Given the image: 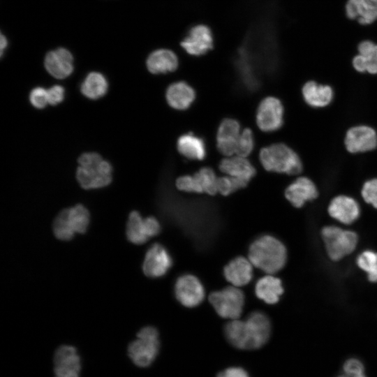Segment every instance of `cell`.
<instances>
[{"mask_svg":"<svg viewBox=\"0 0 377 377\" xmlns=\"http://www.w3.org/2000/svg\"><path fill=\"white\" fill-rule=\"evenodd\" d=\"M271 323L263 312L251 313L246 320H232L224 327L227 341L234 347L242 350L261 348L268 341Z\"/></svg>","mask_w":377,"mask_h":377,"instance_id":"1","label":"cell"},{"mask_svg":"<svg viewBox=\"0 0 377 377\" xmlns=\"http://www.w3.org/2000/svg\"><path fill=\"white\" fill-rule=\"evenodd\" d=\"M260 160L264 168L269 172L293 177L303 172L304 165L300 154L283 142L263 148Z\"/></svg>","mask_w":377,"mask_h":377,"instance_id":"2","label":"cell"},{"mask_svg":"<svg viewBox=\"0 0 377 377\" xmlns=\"http://www.w3.org/2000/svg\"><path fill=\"white\" fill-rule=\"evenodd\" d=\"M287 258L283 243L271 235H263L251 244L249 260L253 265L267 274H274L283 267Z\"/></svg>","mask_w":377,"mask_h":377,"instance_id":"3","label":"cell"},{"mask_svg":"<svg viewBox=\"0 0 377 377\" xmlns=\"http://www.w3.org/2000/svg\"><path fill=\"white\" fill-rule=\"evenodd\" d=\"M76 178L82 188L94 189L105 187L112 182L111 164L95 152H86L78 158Z\"/></svg>","mask_w":377,"mask_h":377,"instance_id":"4","label":"cell"},{"mask_svg":"<svg viewBox=\"0 0 377 377\" xmlns=\"http://www.w3.org/2000/svg\"><path fill=\"white\" fill-rule=\"evenodd\" d=\"M90 216L88 209L77 204L61 211L53 222L55 237L64 241L73 239L76 233H84L89 226Z\"/></svg>","mask_w":377,"mask_h":377,"instance_id":"5","label":"cell"},{"mask_svg":"<svg viewBox=\"0 0 377 377\" xmlns=\"http://www.w3.org/2000/svg\"><path fill=\"white\" fill-rule=\"evenodd\" d=\"M160 348L158 332L152 326L142 328L137 334V339L128 346V355L139 367H147L156 357Z\"/></svg>","mask_w":377,"mask_h":377,"instance_id":"6","label":"cell"},{"mask_svg":"<svg viewBox=\"0 0 377 377\" xmlns=\"http://www.w3.org/2000/svg\"><path fill=\"white\" fill-rule=\"evenodd\" d=\"M188 54L200 57L212 51L215 46V36L212 27L203 22L191 26L179 43Z\"/></svg>","mask_w":377,"mask_h":377,"instance_id":"7","label":"cell"},{"mask_svg":"<svg viewBox=\"0 0 377 377\" xmlns=\"http://www.w3.org/2000/svg\"><path fill=\"white\" fill-rule=\"evenodd\" d=\"M321 235L329 257L339 260L352 253L357 243V235L350 230H344L336 226H326Z\"/></svg>","mask_w":377,"mask_h":377,"instance_id":"8","label":"cell"},{"mask_svg":"<svg viewBox=\"0 0 377 377\" xmlns=\"http://www.w3.org/2000/svg\"><path fill=\"white\" fill-rule=\"evenodd\" d=\"M209 300L216 313L222 318L238 319L244 304V295L237 288L228 286L214 291L209 296Z\"/></svg>","mask_w":377,"mask_h":377,"instance_id":"9","label":"cell"},{"mask_svg":"<svg viewBox=\"0 0 377 377\" xmlns=\"http://www.w3.org/2000/svg\"><path fill=\"white\" fill-rule=\"evenodd\" d=\"M343 144L351 154H366L377 149V131L367 124H357L346 132Z\"/></svg>","mask_w":377,"mask_h":377,"instance_id":"10","label":"cell"},{"mask_svg":"<svg viewBox=\"0 0 377 377\" xmlns=\"http://www.w3.org/2000/svg\"><path fill=\"white\" fill-rule=\"evenodd\" d=\"M286 108L282 101L268 96L260 103L256 115L258 127L265 132L280 130L285 124Z\"/></svg>","mask_w":377,"mask_h":377,"instance_id":"11","label":"cell"},{"mask_svg":"<svg viewBox=\"0 0 377 377\" xmlns=\"http://www.w3.org/2000/svg\"><path fill=\"white\" fill-rule=\"evenodd\" d=\"M286 200L295 208H302L306 202H312L320 196L315 182L306 175H299L284 189Z\"/></svg>","mask_w":377,"mask_h":377,"instance_id":"12","label":"cell"},{"mask_svg":"<svg viewBox=\"0 0 377 377\" xmlns=\"http://www.w3.org/2000/svg\"><path fill=\"white\" fill-rule=\"evenodd\" d=\"M161 226L154 216L142 218L137 211L130 213L126 225V237L135 244H142L159 234Z\"/></svg>","mask_w":377,"mask_h":377,"instance_id":"13","label":"cell"},{"mask_svg":"<svg viewBox=\"0 0 377 377\" xmlns=\"http://www.w3.org/2000/svg\"><path fill=\"white\" fill-rule=\"evenodd\" d=\"M327 211L333 219L342 223L350 224L359 218L361 208L360 202L355 197L341 193L330 200Z\"/></svg>","mask_w":377,"mask_h":377,"instance_id":"14","label":"cell"},{"mask_svg":"<svg viewBox=\"0 0 377 377\" xmlns=\"http://www.w3.org/2000/svg\"><path fill=\"white\" fill-rule=\"evenodd\" d=\"M177 300L186 307H195L205 297V290L199 279L192 274L179 276L175 286Z\"/></svg>","mask_w":377,"mask_h":377,"instance_id":"15","label":"cell"},{"mask_svg":"<svg viewBox=\"0 0 377 377\" xmlns=\"http://www.w3.org/2000/svg\"><path fill=\"white\" fill-rule=\"evenodd\" d=\"M344 15L361 27H369L377 22V0H346Z\"/></svg>","mask_w":377,"mask_h":377,"instance_id":"16","label":"cell"},{"mask_svg":"<svg viewBox=\"0 0 377 377\" xmlns=\"http://www.w3.org/2000/svg\"><path fill=\"white\" fill-rule=\"evenodd\" d=\"M80 358L76 348L72 346H59L54 355L55 377H79Z\"/></svg>","mask_w":377,"mask_h":377,"instance_id":"17","label":"cell"},{"mask_svg":"<svg viewBox=\"0 0 377 377\" xmlns=\"http://www.w3.org/2000/svg\"><path fill=\"white\" fill-rule=\"evenodd\" d=\"M172 265V260L165 248L158 243L147 250L142 265L145 274L156 278L163 276Z\"/></svg>","mask_w":377,"mask_h":377,"instance_id":"18","label":"cell"},{"mask_svg":"<svg viewBox=\"0 0 377 377\" xmlns=\"http://www.w3.org/2000/svg\"><path fill=\"white\" fill-rule=\"evenodd\" d=\"M301 92L304 103L314 109L328 107L334 98V90L331 85L320 83L314 80L304 82Z\"/></svg>","mask_w":377,"mask_h":377,"instance_id":"19","label":"cell"},{"mask_svg":"<svg viewBox=\"0 0 377 377\" xmlns=\"http://www.w3.org/2000/svg\"><path fill=\"white\" fill-rule=\"evenodd\" d=\"M46 71L57 79H64L73 71V57L66 48L59 47L50 51L45 56Z\"/></svg>","mask_w":377,"mask_h":377,"instance_id":"20","label":"cell"},{"mask_svg":"<svg viewBox=\"0 0 377 377\" xmlns=\"http://www.w3.org/2000/svg\"><path fill=\"white\" fill-rule=\"evenodd\" d=\"M239 131L240 125L237 120L227 118L221 122L217 133V147L221 154L231 156L236 152Z\"/></svg>","mask_w":377,"mask_h":377,"instance_id":"21","label":"cell"},{"mask_svg":"<svg viewBox=\"0 0 377 377\" xmlns=\"http://www.w3.org/2000/svg\"><path fill=\"white\" fill-rule=\"evenodd\" d=\"M146 66L153 74H164L175 71L179 66L177 54L168 48H158L147 57Z\"/></svg>","mask_w":377,"mask_h":377,"instance_id":"22","label":"cell"},{"mask_svg":"<svg viewBox=\"0 0 377 377\" xmlns=\"http://www.w3.org/2000/svg\"><path fill=\"white\" fill-rule=\"evenodd\" d=\"M224 276L234 286H242L250 282L253 276L252 263L244 257L238 256L224 267Z\"/></svg>","mask_w":377,"mask_h":377,"instance_id":"23","label":"cell"},{"mask_svg":"<svg viewBox=\"0 0 377 377\" xmlns=\"http://www.w3.org/2000/svg\"><path fill=\"white\" fill-rule=\"evenodd\" d=\"M195 96L193 89L185 82H177L171 84L166 91L168 104L177 110L188 108Z\"/></svg>","mask_w":377,"mask_h":377,"instance_id":"24","label":"cell"},{"mask_svg":"<svg viewBox=\"0 0 377 377\" xmlns=\"http://www.w3.org/2000/svg\"><path fill=\"white\" fill-rule=\"evenodd\" d=\"M219 168L230 177L249 182L256 175V170L251 163L242 156H235L223 159Z\"/></svg>","mask_w":377,"mask_h":377,"instance_id":"25","label":"cell"},{"mask_svg":"<svg viewBox=\"0 0 377 377\" xmlns=\"http://www.w3.org/2000/svg\"><path fill=\"white\" fill-rule=\"evenodd\" d=\"M255 292L259 299L267 304H273L279 300L280 296L283 293V288L279 278L267 275L257 281Z\"/></svg>","mask_w":377,"mask_h":377,"instance_id":"26","label":"cell"},{"mask_svg":"<svg viewBox=\"0 0 377 377\" xmlns=\"http://www.w3.org/2000/svg\"><path fill=\"white\" fill-rule=\"evenodd\" d=\"M178 151L192 160H202L206 156L205 144L202 139L193 133L182 135L177 141Z\"/></svg>","mask_w":377,"mask_h":377,"instance_id":"27","label":"cell"},{"mask_svg":"<svg viewBox=\"0 0 377 377\" xmlns=\"http://www.w3.org/2000/svg\"><path fill=\"white\" fill-rule=\"evenodd\" d=\"M108 89L107 79L98 72L89 73L80 86L82 95L91 100H96L105 96Z\"/></svg>","mask_w":377,"mask_h":377,"instance_id":"28","label":"cell"},{"mask_svg":"<svg viewBox=\"0 0 377 377\" xmlns=\"http://www.w3.org/2000/svg\"><path fill=\"white\" fill-rule=\"evenodd\" d=\"M358 267L367 274L371 282H377V253L372 251H363L357 259Z\"/></svg>","mask_w":377,"mask_h":377,"instance_id":"29","label":"cell"},{"mask_svg":"<svg viewBox=\"0 0 377 377\" xmlns=\"http://www.w3.org/2000/svg\"><path fill=\"white\" fill-rule=\"evenodd\" d=\"M351 64L359 73L377 75V56L365 57L357 53L353 57Z\"/></svg>","mask_w":377,"mask_h":377,"instance_id":"30","label":"cell"},{"mask_svg":"<svg viewBox=\"0 0 377 377\" xmlns=\"http://www.w3.org/2000/svg\"><path fill=\"white\" fill-rule=\"evenodd\" d=\"M194 175L200 184L202 193L205 192L210 195H214L218 191V179L211 168H203Z\"/></svg>","mask_w":377,"mask_h":377,"instance_id":"31","label":"cell"},{"mask_svg":"<svg viewBox=\"0 0 377 377\" xmlns=\"http://www.w3.org/2000/svg\"><path fill=\"white\" fill-rule=\"evenodd\" d=\"M362 200L377 209V177L367 179L360 190Z\"/></svg>","mask_w":377,"mask_h":377,"instance_id":"32","label":"cell"},{"mask_svg":"<svg viewBox=\"0 0 377 377\" xmlns=\"http://www.w3.org/2000/svg\"><path fill=\"white\" fill-rule=\"evenodd\" d=\"M247 182L232 177H223L218 179L217 188L223 195H228L234 191L244 188Z\"/></svg>","mask_w":377,"mask_h":377,"instance_id":"33","label":"cell"},{"mask_svg":"<svg viewBox=\"0 0 377 377\" xmlns=\"http://www.w3.org/2000/svg\"><path fill=\"white\" fill-rule=\"evenodd\" d=\"M253 145V133L249 128H246L239 135L235 153L239 156L246 157L252 151Z\"/></svg>","mask_w":377,"mask_h":377,"instance_id":"34","label":"cell"},{"mask_svg":"<svg viewBox=\"0 0 377 377\" xmlns=\"http://www.w3.org/2000/svg\"><path fill=\"white\" fill-rule=\"evenodd\" d=\"M178 189L186 192L202 193L200 184L195 175H185L176 181Z\"/></svg>","mask_w":377,"mask_h":377,"instance_id":"35","label":"cell"},{"mask_svg":"<svg viewBox=\"0 0 377 377\" xmlns=\"http://www.w3.org/2000/svg\"><path fill=\"white\" fill-rule=\"evenodd\" d=\"M31 104L37 109H43L49 104L47 90L41 87L34 88L29 94Z\"/></svg>","mask_w":377,"mask_h":377,"instance_id":"36","label":"cell"},{"mask_svg":"<svg viewBox=\"0 0 377 377\" xmlns=\"http://www.w3.org/2000/svg\"><path fill=\"white\" fill-rule=\"evenodd\" d=\"M357 53L365 57L377 56V42L365 38L359 41L356 47Z\"/></svg>","mask_w":377,"mask_h":377,"instance_id":"37","label":"cell"},{"mask_svg":"<svg viewBox=\"0 0 377 377\" xmlns=\"http://www.w3.org/2000/svg\"><path fill=\"white\" fill-rule=\"evenodd\" d=\"M364 365L361 361L356 358L348 360L343 364L345 374L355 376L364 374Z\"/></svg>","mask_w":377,"mask_h":377,"instance_id":"38","label":"cell"},{"mask_svg":"<svg viewBox=\"0 0 377 377\" xmlns=\"http://www.w3.org/2000/svg\"><path fill=\"white\" fill-rule=\"evenodd\" d=\"M47 95L49 104L56 105L63 101L65 89L61 85H54L47 89Z\"/></svg>","mask_w":377,"mask_h":377,"instance_id":"39","label":"cell"},{"mask_svg":"<svg viewBox=\"0 0 377 377\" xmlns=\"http://www.w3.org/2000/svg\"><path fill=\"white\" fill-rule=\"evenodd\" d=\"M216 377H249L247 372L240 367H230L219 373Z\"/></svg>","mask_w":377,"mask_h":377,"instance_id":"40","label":"cell"},{"mask_svg":"<svg viewBox=\"0 0 377 377\" xmlns=\"http://www.w3.org/2000/svg\"><path fill=\"white\" fill-rule=\"evenodd\" d=\"M1 56H3V52L8 45V40L2 33L1 34Z\"/></svg>","mask_w":377,"mask_h":377,"instance_id":"41","label":"cell"},{"mask_svg":"<svg viewBox=\"0 0 377 377\" xmlns=\"http://www.w3.org/2000/svg\"><path fill=\"white\" fill-rule=\"evenodd\" d=\"M338 377H351V376H348V375H346V374H344L343 375H341V376H338Z\"/></svg>","mask_w":377,"mask_h":377,"instance_id":"42","label":"cell"}]
</instances>
